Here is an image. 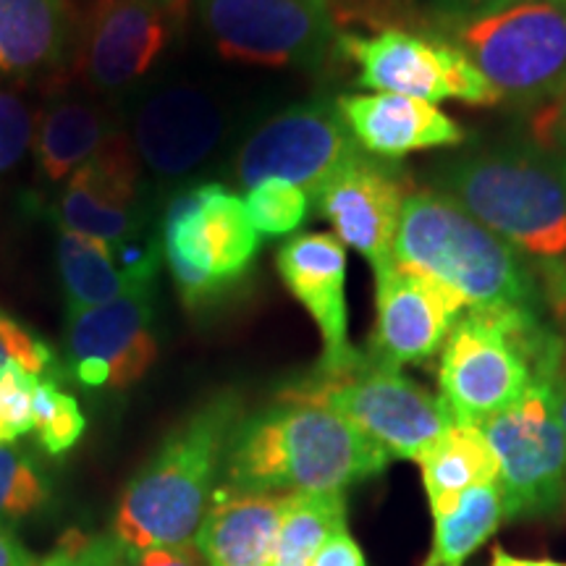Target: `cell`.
<instances>
[{"instance_id":"6da1fadb","label":"cell","mask_w":566,"mask_h":566,"mask_svg":"<svg viewBox=\"0 0 566 566\" xmlns=\"http://www.w3.org/2000/svg\"><path fill=\"white\" fill-rule=\"evenodd\" d=\"M388 462L391 457L346 417L283 401L239 422L223 480L233 493H346Z\"/></svg>"},{"instance_id":"7a4b0ae2","label":"cell","mask_w":566,"mask_h":566,"mask_svg":"<svg viewBox=\"0 0 566 566\" xmlns=\"http://www.w3.org/2000/svg\"><path fill=\"white\" fill-rule=\"evenodd\" d=\"M242 420V399L226 391L163 438L150 462L126 485L113 516V537L124 551L195 543Z\"/></svg>"},{"instance_id":"3957f363","label":"cell","mask_w":566,"mask_h":566,"mask_svg":"<svg viewBox=\"0 0 566 566\" xmlns=\"http://www.w3.org/2000/svg\"><path fill=\"white\" fill-rule=\"evenodd\" d=\"M564 352L530 307H470L441 346V399L457 422L480 428L548 384Z\"/></svg>"},{"instance_id":"277c9868","label":"cell","mask_w":566,"mask_h":566,"mask_svg":"<svg viewBox=\"0 0 566 566\" xmlns=\"http://www.w3.org/2000/svg\"><path fill=\"white\" fill-rule=\"evenodd\" d=\"M394 263L433 275L470 307H530L535 294L520 250L436 189L407 195Z\"/></svg>"},{"instance_id":"5b68a950","label":"cell","mask_w":566,"mask_h":566,"mask_svg":"<svg viewBox=\"0 0 566 566\" xmlns=\"http://www.w3.org/2000/svg\"><path fill=\"white\" fill-rule=\"evenodd\" d=\"M438 184L514 250L541 260L566 258V160L504 147L449 163Z\"/></svg>"},{"instance_id":"8992f818","label":"cell","mask_w":566,"mask_h":566,"mask_svg":"<svg viewBox=\"0 0 566 566\" xmlns=\"http://www.w3.org/2000/svg\"><path fill=\"white\" fill-rule=\"evenodd\" d=\"M443 38L475 63L501 103L541 108L566 90V0H514L446 17Z\"/></svg>"},{"instance_id":"52a82bcc","label":"cell","mask_w":566,"mask_h":566,"mask_svg":"<svg viewBox=\"0 0 566 566\" xmlns=\"http://www.w3.org/2000/svg\"><path fill=\"white\" fill-rule=\"evenodd\" d=\"M158 237L176 292L189 310L229 294L263 244L242 197L216 181L176 192L163 212Z\"/></svg>"},{"instance_id":"ba28073f","label":"cell","mask_w":566,"mask_h":566,"mask_svg":"<svg viewBox=\"0 0 566 566\" xmlns=\"http://www.w3.org/2000/svg\"><path fill=\"white\" fill-rule=\"evenodd\" d=\"M283 399L331 409L357 424L391 459L415 462L457 422L443 399L424 391L399 370H388L367 357L346 373L317 375Z\"/></svg>"},{"instance_id":"9c48e42d","label":"cell","mask_w":566,"mask_h":566,"mask_svg":"<svg viewBox=\"0 0 566 566\" xmlns=\"http://www.w3.org/2000/svg\"><path fill=\"white\" fill-rule=\"evenodd\" d=\"M338 53L357 66V82L388 95L420 97L428 103L499 105L501 95L480 69L443 34L386 27L373 34H336Z\"/></svg>"},{"instance_id":"30bf717a","label":"cell","mask_w":566,"mask_h":566,"mask_svg":"<svg viewBox=\"0 0 566 566\" xmlns=\"http://www.w3.org/2000/svg\"><path fill=\"white\" fill-rule=\"evenodd\" d=\"M205 32L229 61L317 69L336 45L334 0H197Z\"/></svg>"},{"instance_id":"8fae6325","label":"cell","mask_w":566,"mask_h":566,"mask_svg":"<svg viewBox=\"0 0 566 566\" xmlns=\"http://www.w3.org/2000/svg\"><path fill=\"white\" fill-rule=\"evenodd\" d=\"M363 153L336 105L304 103L275 113L247 137L233 163V179L242 189L271 179L289 181L313 200Z\"/></svg>"},{"instance_id":"7c38bea8","label":"cell","mask_w":566,"mask_h":566,"mask_svg":"<svg viewBox=\"0 0 566 566\" xmlns=\"http://www.w3.org/2000/svg\"><path fill=\"white\" fill-rule=\"evenodd\" d=\"M480 430L499 457L506 520L554 512L566 485V436L554 412L551 386L527 388Z\"/></svg>"},{"instance_id":"4fadbf2b","label":"cell","mask_w":566,"mask_h":566,"mask_svg":"<svg viewBox=\"0 0 566 566\" xmlns=\"http://www.w3.org/2000/svg\"><path fill=\"white\" fill-rule=\"evenodd\" d=\"M187 17V0H92L76 69L101 95L129 90L166 55Z\"/></svg>"},{"instance_id":"5bb4252c","label":"cell","mask_w":566,"mask_h":566,"mask_svg":"<svg viewBox=\"0 0 566 566\" xmlns=\"http://www.w3.org/2000/svg\"><path fill=\"white\" fill-rule=\"evenodd\" d=\"M158 359L155 289L66 315V367L76 384L124 391Z\"/></svg>"},{"instance_id":"9a60e30c","label":"cell","mask_w":566,"mask_h":566,"mask_svg":"<svg viewBox=\"0 0 566 566\" xmlns=\"http://www.w3.org/2000/svg\"><path fill=\"white\" fill-rule=\"evenodd\" d=\"M378 321L367 359L388 370L430 359L470 304L454 289L412 268L388 265L375 273Z\"/></svg>"},{"instance_id":"2e32d148","label":"cell","mask_w":566,"mask_h":566,"mask_svg":"<svg viewBox=\"0 0 566 566\" xmlns=\"http://www.w3.org/2000/svg\"><path fill=\"white\" fill-rule=\"evenodd\" d=\"M407 195V181L394 163L363 153L313 200L325 221L334 226L338 242L357 250L373 265V273H380L394 265V242Z\"/></svg>"},{"instance_id":"e0dca14e","label":"cell","mask_w":566,"mask_h":566,"mask_svg":"<svg viewBox=\"0 0 566 566\" xmlns=\"http://www.w3.org/2000/svg\"><path fill=\"white\" fill-rule=\"evenodd\" d=\"M53 212L61 231L108 247L147 231L139 202V158L132 142L113 134L101 153L92 155L63 184Z\"/></svg>"},{"instance_id":"ac0fdd59","label":"cell","mask_w":566,"mask_h":566,"mask_svg":"<svg viewBox=\"0 0 566 566\" xmlns=\"http://www.w3.org/2000/svg\"><path fill=\"white\" fill-rule=\"evenodd\" d=\"M275 268L286 292L307 310L323 338L317 375H338L363 363L349 344L346 310V247L334 233H302L275 252Z\"/></svg>"},{"instance_id":"d6986e66","label":"cell","mask_w":566,"mask_h":566,"mask_svg":"<svg viewBox=\"0 0 566 566\" xmlns=\"http://www.w3.org/2000/svg\"><path fill=\"white\" fill-rule=\"evenodd\" d=\"M226 118L208 92L174 84L142 105L134 122V153L160 179L195 171L223 137Z\"/></svg>"},{"instance_id":"ffe728a7","label":"cell","mask_w":566,"mask_h":566,"mask_svg":"<svg viewBox=\"0 0 566 566\" xmlns=\"http://www.w3.org/2000/svg\"><path fill=\"white\" fill-rule=\"evenodd\" d=\"M336 111L367 155L384 160L405 158L409 153L457 147L464 142V129L436 103L420 97L388 95H342Z\"/></svg>"},{"instance_id":"44dd1931","label":"cell","mask_w":566,"mask_h":566,"mask_svg":"<svg viewBox=\"0 0 566 566\" xmlns=\"http://www.w3.org/2000/svg\"><path fill=\"white\" fill-rule=\"evenodd\" d=\"M292 493H233L216 495L195 546L208 566H271L283 514Z\"/></svg>"},{"instance_id":"7402d4cb","label":"cell","mask_w":566,"mask_h":566,"mask_svg":"<svg viewBox=\"0 0 566 566\" xmlns=\"http://www.w3.org/2000/svg\"><path fill=\"white\" fill-rule=\"evenodd\" d=\"M66 0H0V82L45 80L69 53Z\"/></svg>"},{"instance_id":"603a6c76","label":"cell","mask_w":566,"mask_h":566,"mask_svg":"<svg viewBox=\"0 0 566 566\" xmlns=\"http://www.w3.org/2000/svg\"><path fill=\"white\" fill-rule=\"evenodd\" d=\"M417 462L422 467V483L433 516L451 512L457 501L472 488L499 483L501 472L499 457L483 430L462 422L443 430Z\"/></svg>"},{"instance_id":"cb8c5ba5","label":"cell","mask_w":566,"mask_h":566,"mask_svg":"<svg viewBox=\"0 0 566 566\" xmlns=\"http://www.w3.org/2000/svg\"><path fill=\"white\" fill-rule=\"evenodd\" d=\"M111 118L84 97H53L42 111L34 158L45 184H66L113 137Z\"/></svg>"},{"instance_id":"d4e9b609","label":"cell","mask_w":566,"mask_h":566,"mask_svg":"<svg viewBox=\"0 0 566 566\" xmlns=\"http://www.w3.org/2000/svg\"><path fill=\"white\" fill-rule=\"evenodd\" d=\"M55 258H59L63 296H66V315L82 313V310L134 292L108 244L80 237V233L59 231Z\"/></svg>"},{"instance_id":"484cf974","label":"cell","mask_w":566,"mask_h":566,"mask_svg":"<svg viewBox=\"0 0 566 566\" xmlns=\"http://www.w3.org/2000/svg\"><path fill=\"white\" fill-rule=\"evenodd\" d=\"M433 546L422 566L464 564L506 520L501 483L472 488L457 501L451 512L433 516Z\"/></svg>"},{"instance_id":"4316f807","label":"cell","mask_w":566,"mask_h":566,"mask_svg":"<svg viewBox=\"0 0 566 566\" xmlns=\"http://www.w3.org/2000/svg\"><path fill=\"white\" fill-rule=\"evenodd\" d=\"M346 530V493H292L271 566H313L331 535Z\"/></svg>"},{"instance_id":"83f0119b","label":"cell","mask_w":566,"mask_h":566,"mask_svg":"<svg viewBox=\"0 0 566 566\" xmlns=\"http://www.w3.org/2000/svg\"><path fill=\"white\" fill-rule=\"evenodd\" d=\"M32 412L34 433H38L42 451L51 457H61L74 449L87 428L80 401L61 391L59 378H40L34 388Z\"/></svg>"},{"instance_id":"f1b7e54d","label":"cell","mask_w":566,"mask_h":566,"mask_svg":"<svg viewBox=\"0 0 566 566\" xmlns=\"http://www.w3.org/2000/svg\"><path fill=\"white\" fill-rule=\"evenodd\" d=\"M51 499V485L30 459L0 446V525L11 527Z\"/></svg>"},{"instance_id":"f546056e","label":"cell","mask_w":566,"mask_h":566,"mask_svg":"<svg viewBox=\"0 0 566 566\" xmlns=\"http://www.w3.org/2000/svg\"><path fill=\"white\" fill-rule=\"evenodd\" d=\"M250 212L254 229L268 237H283L292 233L307 221L310 216V195L302 187L289 181H263L258 187L247 189L242 197Z\"/></svg>"},{"instance_id":"4dcf8cb0","label":"cell","mask_w":566,"mask_h":566,"mask_svg":"<svg viewBox=\"0 0 566 566\" xmlns=\"http://www.w3.org/2000/svg\"><path fill=\"white\" fill-rule=\"evenodd\" d=\"M40 375L11 365L0 373V446H11L21 436L34 433L32 399Z\"/></svg>"},{"instance_id":"1f68e13d","label":"cell","mask_w":566,"mask_h":566,"mask_svg":"<svg viewBox=\"0 0 566 566\" xmlns=\"http://www.w3.org/2000/svg\"><path fill=\"white\" fill-rule=\"evenodd\" d=\"M19 365L40 378H59L55 370V354L51 344L42 342L32 331H27L11 315L0 313V373L6 367Z\"/></svg>"},{"instance_id":"d6a6232c","label":"cell","mask_w":566,"mask_h":566,"mask_svg":"<svg viewBox=\"0 0 566 566\" xmlns=\"http://www.w3.org/2000/svg\"><path fill=\"white\" fill-rule=\"evenodd\" d=\"M124 548L111 535L69 533L61 546L45 556L38 566H122Z\"/></svg>"},{"instance_id":"836d02e7","label":"cell","mask_w":566,"mask_h":566,"mask_svg":"<svg viewBox=\"0 0 566 566\" xmlns=\"http://www.w3.org/2000/svg\"><path fill=\"white\" fill-rule=\"evenodd\" d=\"M113 254H116L118 268L134 289H155L163 260H166L158 233L142 231L137 237L113 247Z\"/></svg>"},{"instance_id":"e575fe53","label":"cell","mask_w":566,"mask_h":566,"mask_svg":"<svg viewBox=\"0 0 566 566\" xmlns=\"http://www.w3.org/2000/svg\"><path fill=\"white\" fill-rule=\"evenodd\" d=\"M32 142V113L19 95L0 90V174L24 158Z\"/></svg>"},{"instance_id":"d590c367","label":"cell","mask_w":566,"mask_h":566,"mask_svg":"<svg viewBox=\"0 0 566 566\" xmlns=\"http://www.w3.org/2000/svg\"><path fill=\"white\" fill-rule=\"evenodd\" d=\"M122 566H208L195 543L189 546H153L145 551H124Z\"/></svg>"},{"instance_id":"8d00e7d4","label":"cell","mask_w":566,"mask_h":566,"mask_svg":"<svg viewBox=\"0 0 566 566\" xmlns=\"http://www.w3.org/2000/svg\"><path fill=\"white\" fill-rule=\"evenodd\" d=\"M533 129L543 150L566 153V90L556 101L541 105Z\"/></svg>"},{"instance_id":"74e56055","label":"cell","mask_w":566,"mask_h":566,"mask_svg":"<svg viewBox=\"0 0 566 566\" xmlns=\"http://www.w3.org/2000/svg\"><path fill=\"white\" fill-rule=\"evenodd\" d=\"M313 566H365L363 548L354 543L349 530H338L325 541V546L317 551Z\"/></svg>"},{"instance_id":"f35d334b","label":"cell","mask_w":566,"mask_h":566,"mask_svg":"<svg viewBox=\"0 0 566 566\" xmlns=\"http://www.w3.org/2000/svg\"><path fill=\"white\" fill-rule=\"evenodd\" d=\"M40 562L24 543L11 535L9 527L0 525V566H38Z\"/></svg>"},{"instance_id":"ab89813d","label":"cell","mask_w":566,"mask_h":566,"mask_svg":"<svg viewBox=\"0 0 566 566\" xmlns=\"http://www.w3.org/2000/svg\"><path fill=\"white\" fill-rule=\"evenodd\" d=\"M548 386H551V399H554V412L558 417V422H562V430L566 436V352H564V357L558 359V365H556L554 375H551Z\"/></svg>"},{"instance_id":"60d3db41","label":"cell","mask_w":566,"mask_h":566,"mask_svg":"<svg viewBox=\"0 0 566 566\" xmlns=\"http://www.w3.org/2000/svg\"><path fill=\"white\" fill-rule=\"evenodd\" d=\"M506 3H514V0H441V11L443 17H467V13H480Z\"/></svg>"},{"instance_id":"b9f144b4","label":"cell","mask_w":566,"mask_h":566,"mask_svg":"<svg viewBox=\"0 0 566 566\" xmlns=\"http://www.w3.org/2000/svg\"><path fill=\"white\" fill-rule=\"evenodd\" d=\"M491 566H566V562H554V558H522L506 554L504 548H495Z\"/></svg>"},{"instance_id":"7bdbcfd3","label":"cell","mask_w":566,"mask_h":566,"mask_svg":"<svg viewBox=\"0 0 566 566\" xmlns=\"http://www.w3.org/2000/svg\"><path fill=\"white\" fill-rule=\"evenodd\" d=\"M562 501H564V506H566V485H564V495H562Z\"/></svg>"},{"instance_id":"ee69618b","label":"cell","mask_w":566,"mask_h":566,"mask_svg":"<svg viewBox=\"0 0 566 566\" xmlns=\"http://www.w3.org/2000/svg\"><path fill=\"white\" fill-rule=\"evenodd\" d=\"M564 321H566V313H564Z\"/></svg>"}]
</instances>
